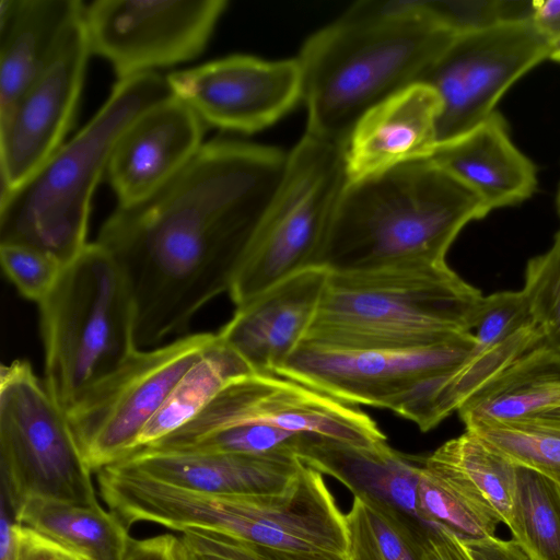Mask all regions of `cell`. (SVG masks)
Listing matches in <instances>:
<instances>
[{"mask_svg":"<svg viewBox=\"0 0 560 560\" xmlns=\"http://www.w3.org/2000/svg\"><path fill=\"white\" fill-rule=\"evenodd\" d=\"M287 160L276 148L214 139L155 192L107 218L96 243L131 291L138 349L184 332L229 293Z\"/></svg>","mask_w":560,"mask_h":560,"instance_id":"cell-1","label":"cell"},{"mask_svg":"<svg viewBox=\"0 0 560 560\" xmlns=\"http://www.w3.org/2000/svg\"><path fill=\"white\" fill-rule=\"evenodd\" d=\"M455 35L416 0L357 2L312 35L296 58L305 133L347 148L361 117L420 83Z\"/></svg>","mask_w":560,"mask_h":560,"instance_id":"cell-2","label":"cell"},{"mask_svg":"<svg viewBox=\"0 0 560 560\" xmlns=\"http://www.w3.org/2000/svg\"><path fill=\"white\" fill-rule=\"evenodd\" d=\"M103 499L128 527L206 529L296 556L348 559L346 514L324 475L305 464L284 490L253 495L192 491L119 468L107 477Z\"/></svg>","mask_w":560,"mask_h":560,"instance_id":"cell-3","label":"cell"},{"mask_svg":"<svg viewBox=\"0 0 560 560\" xmlns=\"http://www.w3.org/2000/svg\"><path fill=\"white\" fill-rule=\"evenodd\" d=\"M489 212L481 199L431 160L349 180L323 255L330 272L446 262L451 245Z\"/></svg>","mask_w":560,"mask_h":560,"instance_id":"cell-4","label":"cell"},{"mask_svg":"<svg viewBox=\"0 0 560 560\" xmlns=\"http://www.w3.org/2000/svg\"><path fill=\"white\" fill-rule=\"evenodd\" d=\"M173 96L166 77L118 80L92 119L16 187L1 191L0 245L27 246L61 266L86 242L91 200L115 144L144 110Z\"/></svg>","mask_w":560,"mask_h":560,"instance_id":"cell-5","label":"cell"},{"mask_svg":"<svg viewBox=\"0 0 560 560\" xmlns=\"http://www.w3.org/2000/svg\"><path fill=\"white\" fill-rule=\"evenodd\" d=\"M483 295L446 262L330 272L303 340L419 347L471 332Z\"/></svg>","mask_w":560,"mask_h":560,"instance_id":"cell-6","label":"cell"},{"mask_svg":"<svg viewBox=\"0 0 560 560\" xmlns=\"http://www.w3.org/2000/svg\"><path fill=\"white\" fill-rule=\"evenodd\" d=\"M39 310L44 382L65 411L138 350L131 291L96 242L63 267Z\"/></svg>","mask_w":560,"mask_h":560,"instance_id":"cell-7","label":"cell"},{"mask_svg":"<svg viewBox=\"0 0 560 560\" xmlns=\"http://www.w3.org/2000/svg\"><path fill=\"white\" fill-rule=\"evenodd\" d=\"M348 182L346 148L304 133L288 153L283 177L229 291L235 306L294 273L323 267Z\"/></svg>","mask_w":560,"mask_h":560,"instance_id":"cell-8","label":"cell"},{"mask_svg":"<svg viewBox=\"0 0 560 560\" xmlns=\"http://www.w3.org/2000/svg\"><path fill=\"white\" fill-rule=\"evenodd\" d=\"M472 332L419 347H331L302 340L276 375L351 405L388 409L432 429L431 410L447 377L469 357Z\"/></svg>","mask_w":560,"mask_h":560,"instance_id":"cell-9","label":"cell"},{"mask_svg":"<svg viewBox=\"0 0 560 560\" xmlns=\"http://www.w3.org/2000/svg\"><path fill=\"white\" fill-rule=\"evenodd\" d=\"M0 470L12 514L34 498L98 503L66 411L25 360L0 370Z\"/></svg>","mask_w":560,"mask_h":560,"instance_id":"cell-10","label":"cell"},{"mask_svg":"<svg viewBox=\"0 0 560 560\" xmlns=\"http://www.w3.org/2000/svg\"><path fill=\"white\" fill-rule=\"evenodd\" d=\"M217 339L218 332H195L138 349L66 411L91 471L135 452L141 432L172 389Z\"/></svg>","mask_w":560,"mask_h":560,"instance_id":"cell-11","label":"cell"},{"mask_svg":"<svg viewBox=\"0 0 560 560\" xmlns=\"http://www.w3.org/2000/svg\"><path fill=\"white\" fill-rule=\"evenodd\" d=\"M550 54L549 42L532 18L456 34L420 82L441 102L438 144L488 118L510 86Z\"/></svg>","mask_w":560,"mask_h":560,"instance_id":"cell-12","label":"cell"},{"mask_svg":"<svg viewBox=\"0 0 560 560\" xmlns=\"http://www.w3.org/2000/svg\"><path fill=\"white\" fill-rule=\"evenodd\" d=\"M228 5L225 0H95L83 23L91 54L118 80L198 57Z\"/></svg>","mask_w":560,"mask_h":560,"instance_id":"cell-13","label":"cell"},{"mask_svg":"<svg viewBox=\"0 0 560 560\" xmlns=\"http://www.w3.org/2000/svg\"><path fill=\"white\" fill-rule=\"evenodd\" d=\"M242 425L316 435L354 445L386 441L376 422L357 405L276 374L256 372L230 382L199 413L163 440Z\"/></svg>","mask_w":560,"mask_h":560,"instance_id":"cell-14","label":"cell"},{"mask_svg":"<svg viewBox=\"0 0 560 560\" xmlns=\"http://www.w3.org/2000/svg\"><path fill=\"white\" fill-rule=\"evenodd\" d=\"M175 97L207 125L252 133L269 127L302 101L298 59L233 55L166 75Z\"/></svg>","mask_w":560,"mask_h":560,"instance_id":"cell-15","label":"cell"},{"mask_svg":"<svg viewBox=\"0 0 560 560\" xmlns=\"http://www.w3.org/2000/svg\"><path fill=\"white\" fill-rule=\"evenodd\" d=\"M90 55L82 15L47 67L0 117L1 191L20 185L63 144Z\"/></svg>","mask_w":560,"mask_h":560,"instance_id":"cell-16","label":"cell"},{"mask_svg":"<svg viewBox=\"0 0 560 560\" xmlns=\"http://www.w3.org/2000/svg\"><path fill=\"white\" fill-rule=\"evenodd\" d=\"M205 125L174 95L140 114L115 144L106 171L118 206L145 199L175 176L203 144Z\"/></svg>","mask_w":560,"mask_h":560,"instance_id":"cell-17","label":"cell"},{"mask_svg":"<svg viewBox=\"0 0 560 560\" xmlns=\"http://www.w3.org/2000/svg\"><path fill=\"white\" fill-rule=\"evenodd\" d=\"M328 277L314 267L275 283L236 306L218 335L254 372L275 374L305 337Z\"/></svg>","mask_w":560,"mask_h":560,"instance_id":"cell-18","label":"cell"},{"mask_svg":"<svg viewBox=\"0 0 560 560\" xmlns=\"http://www.w3.org/2000/svg\"><path fill=\"white\" fill-rule=\"evenodd\" d=\"M441 102L424 83L412 84L365 113L346 148L349 180L431 158L438 147Z\"/></svg>","mask_w":560,"mask_h":560,"instance_id":"cell-19","label":"cell"},{"mask_svg":"<svg viewBox=\"0 0 560 560\" xmlns=\"http://www.w3.org/2000/svg\"><path fill=\"white\" fill-rule=\"evenodd\" d=\"M179 488L229 495L284 490L304 467L295 456L159 452L142 448L116 463Z\"/></svg>","mask_w":560,"mask_h":560,"instance_id":"cell-20","label":"cell"},{"mask_svg":"<svg viewBox=\"0 0 560 560\" xmlns=\"http://www.w3.org/2000/svg\"><path fill=\"white\" fill-rule=\"evenodd\" d=\"M429 160L474 191L488 212L520 203L536 189V167L512 143L498 112L460 137L438 144Z\"/></svg>","mask_w":560,"mask_h":560,"instance_id":"cell-21","label":"cell"},{"mask_svg":"<svg viewBox=\"0 0 560 560\" xmlns=\"http://www.w3.org/2000/svg\"><path fill=\"white\" fill-rule=\"evenodd\" d=\"M299 458L307 466L345 485L353 497L385 504L409 521L424 526L418 503L423 458L392 448L386 441L354 445L322 436L311 440Z\"/></svg>","mask_w":560,"mask_h":560,"instance_id":"cell-22","label":"cell"},{"mask_svg":"<svg viewBox=\"0 0 560 560\" xmlns=\"http://www.w3.org/2000/svg\"><path fill=\"white\" fill-rule=\"evenodd\" d=\"M84 7L80 0L0 1V117L47 67Z\"/></svg>","mask_w":560,"mask_h":560,"instance_id":"cell-23","label":"cell"},{"mask_svg":"<svg viewBox=\"0 0 560 560\" xmlns=\"http://www.w3.org/2000/svg\"><path fill=\"white\" fill-rule=\"evenodd\" d=\"M560 405V352L545 342L514 360L457 412L466 427L545 412Z\"/></svg>","mask_w":560,"mask_h":560,"instance_id":"cell-24","label":"cell"},{"mask_svg":"<svg viewBox=\"0 0 560 560\" xmlns=\"http://www.w3.org/2000/svg\"><path fill=\"white\" fill-rule=\"evenodd\" d=\"M25 526L80 560H125L129 527L100 503L28 499L13 514Z\"/></svg>","mask_w":560,"mask_h":560,"instance_id":"cell-25","label":"cell"},{"mask_svg":"<svg viewBox=\"0 0 560 560\" xmlns=\"http://www.w3.org/2000/svg\"><path fill=\"white\" fill-rule=\"evenodd\" d=\"M424 464L490 509L508 525L517 482V466L465 430L424 457Z\"/></svg>","mask_w":560,"mask_h":560,"instance_id":"cell-26","label":"cell"},{"mask_svg":"<svg viewBox=\"0 0 560 560\" xmlns=\"http://www.w3.org/2000/svg\"><path fill=\"white\" fill-rule=\"evenodd\" d=\"M253 372L246 361L218 335L215 342L179 380L156 415L143 429L135 452L183 427L225 385Z\"/></svg>","mask_w":560,"mask_h":560,"instance_id":"cell-27","label":"cell"},{"mask_svg":"<svg viewBox=\"0 0 560 560\" xmlns=\"http://www.w3.org/2000/svg\"><path fill=\"white\" fill-rule=\"evenodd\" d=\"M508 527L530 560H560V485L517 466V482Z\"/></svg>","mask_w":560,"mask_h":560,"instance_id":"cell-28","label":"cell"},{"mask_svg":"<svg viewBox=\"0 0 560 560\" xmlns=\"http://www.w3.org/2000/svg\"><path fill=\"white\" fill-rule=\"evenodd\" d=\"M346 521L348 560H421L420 540L431 525H418L364 497H353Z\"/></svg>","mask_w":560,"mask_h":560,"instance_id":"cell-29","label":"cell"},{"mask_svg":"<svg viewBox=\"0 0 560 560\" xmlns=\"http://www.w3.org/2000/svg\"><path fill=\"white\" fill-rule=\"evenodd\" d=\"M466 430L516 466L537 471L560 485V415L540 412L485 421Z\"/></svg>","mask_w":560,"mask_h":560,"instance_id":"cell-30","label":"cell"},{"mask_svg":"<svg viewBox=\"0 0 560 560\" xmlns=\"http://www.w3.org/2000/svg\"><path fill=\"white\" fill-rule=\"evenodd\" d=\"M544 342L535 323L505 340L469 357L447 377L433 400L432 429L447 418L471 395L506 369L520 355Z\"/></svg>","mask_w":560,"mask_h":560,"instance_id":"cell-31","label":"cell"},{"mask_svg":"<svg viewBox=\"0 0 560 560\" xmlns=\"http://www.w3.org/2000/svg\"><path fill=\"white\" fill-rule=\"evenodd\" d=\"M418 503L424 523L442 525L460 539L494 535L501 523L490 509L429 468L424 458L419 475Z\"/></svg>","mask_w":560,"mask_h":560,"instance_id":"cell-32","label":"cell"},{"mask_svg":"<svg viewBox=\"0 0 560 560\" xmlns=\"http://www.w3.org/2000/svg\"><path fill=\"white\" fill-rule=\"evenodd\" d=\"M522 290L544 342L560 352V230L547 252L527 261Z\"/></svg>","mask_w":560,"mask_h":560,"instance_id":"cell-33","label":"cell"},{"mask_svg":"<svg viewBox=\"0 0 560 560\" xmlns=\"http://www.w3.org/2000/svg\"><path fill=\"white\" fill-rule=\"evenodd\" d=\"M532 323L534 320L523 290L483 296L471 330L476 341L471 353L505 340Z\"/></svg>","mask_w":560,"mask_h":560,"instance_id":"cell-34","label":"cell"},{"mask_svg":"<svg viewBox=\"0 0 560 560\" xmlns=\"http://www.w3.org/2000/svg\"><path fill=\"white\" fill-rule=\"evenodd\" d=\"M0 260L20 294L38 304L50 293L63 269L47 254L21 245H0Z\"/></svg>","mask_w":560,"mask_h":560,"instance_id":"cell-35","label":"cell"},{"mask_svg":"<svg viewBox=\"0 0 560 560\" xmlns=\"http://www.w3.org/2000/svg\"><path fill=\"white\" fill-rule=\"evenodd\" d=\"M182 539L190 560H262L249 542L206 529H187Z\"/></svg>","mask_w":560,"mask_h":560,"instance_id":"cell-36","label":"cell"},{"mask_svg":"<svg viewBox=\"0 0 560 560\" xmlns=\"http://www.w3.org/2000/svg\"><path fill=\"white\" fill-rule=\"evenodd\" d=\"M125 560H190L182 539L172 534L131 539Z\"/></svg>","mask_w":560,"mask_h":560,"instance_id":"cell-37","label":"cell"},{"mask_svg":"<svg viewBox=\"0 0 560 560\" xmlns=\"http://www.w3.org/2000/svg\"><path fill=\"white\" fill-rule=\"evenodd\" d=\"M421 560H471L460 539L448 528L431 524L420 540Z\"/></svg>","mask_w":560,"mask_h":560,"instance_id":"cell-38","label":"cell"},{"mask_svg":"<svg viewBox=\"0 0 560 560\" xmlns=\"http://www.w3.org/2000/svg\"><path fill=\"white\" fill-rule=\"evenodd\" d=\"M15 560H80L32 529L14 525Z\"/></svg>","mask_w":560,"mask_h":560,"instance_id":"cell-39","label":"cell"},{"mask_svg":"<svg viewBox=\"0 0 560 560\" xmlns=\"http://www.w3.org/2000/svg\"><path fill=\"white\" fill-rule=\"evenodd\" d=\"M460 541L471 560H530L513 539L491 535Z\"/></svg>","mask_w":560,"mask_h":560,"instance_id":"cell-40","label":"cell"},{"mask_svg":"<svg viewBox=\"0 0 560 560\" xmlns=\"http://www.w3.org/2000/svg\"><path fill=\"white\" fill-rule=\"evenodd\" d=\"M532 20L549 42L550 58L560 62V0L533 1Z\"/></svg>","mask_w":560,"mask_h":560,"instance_id":"cell-41","label":"cell"},{"mask_svg":"<svg viewBox=\"0 0 560 560\" xmlns=\"http://www.w3.org/2000/svg\"><path fill=\"white\" fill-rule=\"evenodd\" d=\"M0 511V560H15V521L2 494Z\"/></svg>","mask_w":560,"mask_h":560,"instance_id":"cell-42","label":"cell"},{"mask_svg":"<svg viewBox=\"0 0 560 560\" xmlns=\"http://www.w3.org/2000/svg\"><path fill=\"white\" fill-rule=\"evenodd\" d=\"M253 545V544H252ZM257 547V550L262 560H341V559H325L316 557H303L292 553L281 552L277 550H270L261 547ZM348 560V559H346Z\"/></svg>","mask_w":560,"mask_h":560,"instance_id":"cell-43","label":"cell"},{"mask_svg":"<svg viewBox=\"0 0 560 560\" xmlns=\"http://www.w3.org/2000/svg\"><path fill=\"white\" fill-rule=\"evenodd\" d=\"M545 412H551V413H556V415H560V405L545 411Z\"/></svg>","mask_w":560,"mask_h":560,"instance_id":"cell-44","label":"cell"},{"mask_svg":"<svg viewBox=\"0 0 560 560\" xmlns=\"http://www.w3.org/2000/svg\"><path fill=\"white\" fill-rule=\"evenodd\" d=\"M557 211H558V214L560 218V187H559L558 195H557Z\"/></svg>","mask_w":560,"mask_h":560,"instance_id":"cell-45","label":"cell"}]
</instances>
